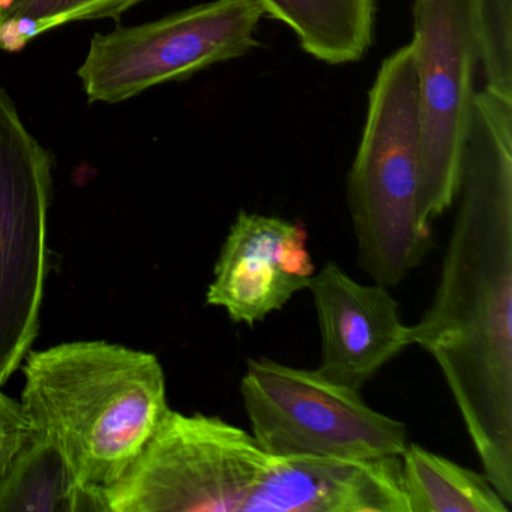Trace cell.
Masks as SVG:
<instances>
[{
    "mask_svg": "<svg viewBox=\"0 0 512 512\" xmlns=\"http://www.w3.org/2000/svg\"><path fill=\"white\" fill-rule=\"evenodd\" d=\"M439 286L410 341L433 356L485 478L512 503V101L482 89Z\"/></svg>",
    "mask_w": 512,
    "mask_h": 512,
    "instance_id": "obj_1",
    "label": "cell"
},
{
    "mask_svg": "<svg viewBox=\"0 0 512 512\" xmlns=\"http://www.w3.org/2000/svg\"><path fill=\"white\" fill-rule=\"evenodd\" d=\"M22 365L20 401L35 436L58 449L83 487L121 478L170 409L154 353L70 341L31 350Z\"/></svg>",
    "mask_w": 512,
    "mask_h": 512,
    "instance_id": "obj_2",
    "label": "cell"
},
{
    "mask_svg": "<svg viewBox=\"0 0 512 512\" xmlns=\"http://www.w3.org/2000/svg\"><path fill=\"white\" fill-rule=\"evenodd\" d=\"M347 205L365 274L395 287L433 248L421 206L418 76L410 46L383 61L368 97Z\"/></svg>",
    "mask_w": 512,
    "mask_h": 512,
    "instance_id": "obj_3",
    "label": "cell"
},
{
    "mask_svg": "<svg viewBox=\"0 0 512 512\" xmlns=\"http://www.w3.org/2000/svg\"><path fill=\"white\" fill-rule=\"evenodd\" d=\"M274 460L218 416L169 409L121 478L101 488L104 512H244Z\"/></svg>",
    "mask_w": 512,
    "mask_h": 512,
    "instance_id": "obj_4",
    "label": "cell"
},
{
    "mask_svg": "<svg viewBox=\"0 0 512 512\" xmlns=\"http://www.w3.org/2000/svg\"><path fill=\"white\" fill-rule=\"evenodd\" d=\"M260 448L274 457H401L407 427L371 409L356 389L268 358L248 359L241 382Z\"/></svg>",
    "mask_w": 512,
    "mask_h": 512,
    "instance_id": "obj_5",
    "label": "cell"
},
{
    "mask_svg": "<svg viewBox=\"0 0 512 512\" xmlns=\"http://www.w3.org/2000/svg\"><path fill=\"white\" fill-rule=\"evenodd\" d=\"M52 158L0 88V385L40 332L49 272Z\"/></svg>",
    "mask_w": 512,
    "mask_h": 512,
    "instance_id": "obj_6",
    "label": "cell"
},
{
    "mask_svg": "<svg viewBox=\"0 0 512 512\" xmlns=\"http://www.w3.org/2000/svg\"><path fill=\"white\" fill-rule=\"evenodd\" d=\"M263 17L254 0H214L157 22L97 34L79 77L91 103H121L247 55L259 46L254 34Z\"/></svg>",
    "mask_w": 512,
    "mask_h": 512,
    "instance_id": "obj_7",
    "label": "cell"
},
{
    "mask_svg": "<svg viewBox=\"0 0 512 512\" xmlns=\"http://www.w3.org/2000/svg\"><path fill=\"white\" fill-rule=\"evenodd\" d=\"M418 76L421 206L433 221L457 199L479 64L467 0H413L409 44Z\"/></svg>",
    "mask_w": 512,
    "mask_h": 512,
    "instance_id": "obj_8",
    "label": "cell"
},
{
    "mask_svg": "<svg viewBox=\"0 0 512 512\" xmlns=\"http://www.w3.org/2000/svg\"><path fill=\"white\" fill-rule=\"evenodd\" d=\"M301 223L241 211L221 247L206 304L253 326L308 289L316 274Z\"/></svg>",
    "mask_w": 512,
    "mask_h": 512,
    "instance_id": "obj_9",
    "label": "cell"
},
{
    "mask_svg": "<svg viewBox=\"0 0 512 512\" xmlns=\"http://www.w3.org/2000/svg\"><path fill=\"white\" fill-rule=\"evenodd\" d=\"M322 338L317 370L341 385L361 389L397 358L410 341L397 301L388 287L364 286L335 262H328L311 278Z\"/></svg>",
    "mask_w": 512,
    "mask_h": 512,
    "instance_id": "obj_10",
    "label": "cell"
},
{
    "mask_svg": "<svg viewBox=\"0 0 512 512\" xmlns=\"http://www.w3.org/2000/svg\"><path fill=\"white\" fill-rule=\"evenodd\" d=\"M244 512H410L401 457H275Z\"/></svg>",
    "mask_w": 512,
    "mask_h": 512,
    "instance_id": "obj_11",
    "label": "cell"
},
{
    "mask_svg": "<svg viewBox=\"0 0 512 512\" xmlns=\"http://www.w3.org/2000/svg\"><path fill=\"white\" fill-rule=\"evenodd\" d=\"M317 61L350 64L364 58L374 37V0H254Z\"/></svg>",
    "mask_w": 512,
    "mask_h": 512,
    "instance_id": "obj_12",
    "label": "cell"
},
{
    "mask_svg": "<svg viewBox=\"0 0 512 512\" xmlns=\"http://www.w3.org/2000/svg\"><path fill=\"white\" fill-rule=\"evenodd\" d=\"M104 512L100 488L80 485L65 458L35 436L0 481V512Z\"/></svg>",
    "mask_w": 512,
    "mask_h": 512,
    "instance_id": "obj_13",
    "label": "cell"
},
{
    "mask_svg": "<svg viewBox=\"0 0 512 512\" xmlns=\"http://www.w3.org/2000/svg\"><path fill=\"white\" fill-rule=\"evenodd\" d=\"M410 512H509L485 475L409 443L401 455Z\"/></svg>",
    "mask_w": 512,
    "mask_h": 512,
    "instance_id": "obj_14",
    "label": "cell"
},
{
    "mask_svg": "<svg viewBox=\"0 0 512 512\" xmlns=\"http://www.w3.org/2000/svg\"><path fill=\"white\" fill-rule=\"evenodd\" d=\"M143 0H0V49L20 52L44 32L82 20L116 19Z\"/></svg>",
    "mask_w": 512,
    "mask_h": 512,
    "instance_id": "obj_15",
    "label": "cell"
},
{
    "mask_svg": "<svg viewBox=\"0 0 512 512\" xmlns=\"http://www.w3.org/2000/svg\"><path fill=\"white\" fill-rule=\"evenodd\" d=\"M487 91L512 101V0H467Z\"/></svg>",
    "mask_w": 512,
    "mask_h": 512,
    "instance_id": "obj_16",
    "label": "cell"
},
{
    "mask_svg": "<svg viewBox=\"0 0 512 512\" xmlns=\"http://www.w3.org/2000/svg\"><path fill=\"white\" fill-rule=\"evenodd\" d=\"M34 434V425L22 401L5 394L0 385V481Z\"/></svg>",
    "mask_w": 512,
    "mask_h": 512,
    "instance_id": "obj_17",
    "label": "cell"
}]
</instances>
